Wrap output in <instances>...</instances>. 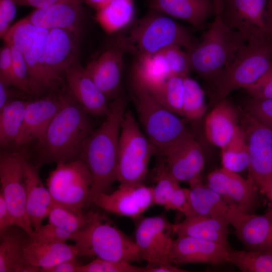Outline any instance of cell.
I'll list each match as a JSON object with an SVG mask.
<instances>
[{"instance_id":"1","label":"cell","mask_w":272,"mask_h":272,"mask_svg":"<svg viewBox=\"0 0 272 272\" xmlns=\"http://www.w3.org/2000/svg\"><path fill=\"white\" fill-rule=\"evenodd\" d=\"M125 102L121 97L113 100L103 122L86 139L80 159L90 175L91 188L87 205L100 193H109L117 181L118 142Z\"/></svg>"},{"instance_id":"2","label":"cell","mask_w":272,"mask_h":272,"mask_svg":"<svg viewBox=\"0 0 272 272\" xmlns=\"http://www.w3.org/2000/svg\"><path fill=\"white\" fill-rule=\"evenodd\" d=\"M89 114L70 94L37 142L35 164L41 165L80 159L83 146L93 129Z\"/></svg>"},{"instance_id":"3","label":"cell","mask_w":272,"mask_h":272,"mask_svg":"<svg viewBox=\"0 0 272 272\" xmlns=\"http://www.w3.org/2000/svg\"><path fill=\"white\" fill-rule=\"evenodd\" d=\"M87 220L72 234L79 256H96L111 261L127 262L143 260L135 241L98 212L86 213Z\"/></svg>"},{"instance_id":"4","label":"cell","mask_w":272,"mask_h":272,"mask_svg":"<svg viewBox=\"0 0 272 272\" xmlns=\"http://www.w3.org/2000/svg\"><path fill=\"white\" fill-rule=\"evenodd\" d=\"M128 53L136 58L154 55L172 46L189 51L195 45L190 31L167 15L150 9L122 35Z\"/></svg>"},{"instance_id":"5","label":"cell","mask_w":272,"mask_h":272,"mask_svg":"<svg viewBox=\"0 0 272 272\" xmlns=\"http://www.w3.org/2000/svg\"><path fill=\"white\" fill-rule=\"evenodd\" d=\"M246 43L238 32L224 23L220 14H216L201 41L187 51L191 71L212 84Z\"/></svg>"},{"instance_id":"6","label":"cell","mask_w":272,"mask_h":272,"mask_svg":"<svg viewBox=\"0 0 272 272\" xmlns=\"http://www.w3.org/2000/svg\"><path fill=\"white\" fill-rule=\"evenodd\" d=\"M271 65V38L247 41L212 83L217 97L225 98L236 89H246L264 75Z\"/></svg>"},{"instance_id":"7","label":"cell","mask_w":272,"mask_h":272,"mask_svg":"<svg viewBox=\"0 0 272 272\" xmlns=\"http://www.w3.org/2000/svg\"><path fill=\"white\" fill-rule=\"evenodd\" d=\"M132 95L145 134L158 152L190 132L179 115L161 105L135 78Z\"/></svg>"},{"instance_id":"8","label":"cell","mask_w":272,"mask_h":272,"mask_svg":"<svg viewBox=\"0 0 272 272\" xmlns=\"http://www.w3.org/2000/svg\"><path fill=\"white\" fill-rule=\"evenodd\" d=\"M157 149L142 130L130 111H125L118 142L117 181L120 184L142 183Z\"/></svg>"},{"instance_id":"9","label":"cell","mask_w":272,"mask_h":272,"mask_svg":"<svg viewBox=\"0 0 272 272\" xmlns=\"http://www.w3.org/2000/svg\"><path fill=\"white\" fill-rule=\"evenodd\" d=\"M46 180L52 206H59L82 214L90 192L89 170L81 159L56 164Z\"/></svg>"},{"instance_id":"10","label":"cell","mask_w":272,"mask_h":272,"mask_svg":"<svg viewBox=\"0 0 272 272\" xmlns=\"http://www.w3.org/2000/svg\"><path fill=\"white\" fill-rule=\"evenodd\" d=\"M240 125L249 155L247 179L264 195L272 181V129L263 125L238 107Z\"/></svg>"},{"instance_id":"11","label":"cell","mask_w":272,"mask_h":272,"mask_svg":"<svg viewBox=\"0 0 272 272\" xmlns=\"http://www.w3.org/2000/svg\"><path fill=\"white\" fill-rule=\"evenodd\" d=\"M23 154L16 151H1L0 191L3 194L14 225L23 229L32 239L34 230L26 209V191L22 161Z\"/></svg>"},{"instance_id":"12","label":"cell","mask_w":272,"mask_h":272,"mask_svg":"<svg viewBox=\"0 0 272 272\" xmlns=\"http://www.w3.org/2000/svg\"><path fill=\"white\" fill-rule=\"evenodd\" d=\"M268 0H223L220 14L224 23L248 41L271 38L266 19Z\"/></svg>"},{"instance_id":"13","label":"cell","mask_w":272,"mask_h":272,"mask_svg":"<svg viewBox=\"0 0 272 272\" xmlns=\"http://www.w3.org/2000/svg\"><path fill=\"white\" fill-rule=\"evenodd\" d=\"M207 185L231 209L253 213L257 206L260 193L250 180L237 173L223 167L215 169L208 175Z\"/></svg>"},{"instance_id":"14","label":"cell","mask_w":272,"mask_h":272,"mask_svg":"<svg viewBox=\"0 0 272 272\" xmlns=\"http://www.w3.org/2000/svg\"><path fill=\"white\" fill-rule=\"evenodd\" d=\"M159 153L163 157L161 163L178 182H189L200 177L205 157L200 144L191 132Z\"/></svg>"},{"instance_id":"15","label":"cell","mask_w":272,"mask_h":272,"mask_svg":"<svg viewBox=\"0 0 272 272\" xmlns=\"http://www.w3.org/2000/svg\"><path fill=\"white\" fill-rule=\"evenodd\" d=\"M128 53L121 35L85 67L95 84L108 100L118 97L123 66V57Z\"/></svg>"},{"instance_id":"16","label":"cell","mask_w":272,"mask_h":272,"mask_svg":"<svg viewBox=\"0 0 272 272\" xmlns=\"http://www.w3.org/2000/svg\"><path fill=\"white\" fill-rule=\"evenodd\" d=\"M175 234L173 224L163 215L142 219L137 225L135 242L148 263H170L168 255Z\"/></svg>"},{"instance_id":"17","label":"cell","mask_w":272,"mask_h":272,"mask_svg":"<svg viewBox=\"0 0 272 272\" xmlns=\"http://www.w3.org/2000/svg\"><path fill=\"white\" fill-rule=\"evenodd\" d=\"M92 204L115 215L135 219L155 204L153 187L143 183L119 184L112 192L96 195Z\"/></svg>"},{"instance_id":"18","label":"cell","mask_w":272,"mask_h":272,"mask_svg":"<svg viewBox=\"0 0 272 272\" xmlns=\"http://www.w3.org/2000/svg\"><path fill=\"white\" fill-rule=\"evenodd\" d=\"M80 30L53 29L49 30L43 54V66L48 75L60 85L61 75L79 57Z\"/></svg>"},{"instance_id":"19","label":"cell","mask_w":272,"mask_h":272,"mask_svg":"<svg viewBox=\"0 0 272 272\" xmlns=\"http://www.w3.org/2000/svg\"><path fill=\"white\" fill-rule=\"evenodd\" d=\"M228 219L237 238L247 250L272 251L271 209L256 215L230 209Z\"/></svg>"},{"instance_id":"20","label":"cell","mask_w":272,"mask_h":272,"mask_svg":"<svg viewBox=\"0 0 272 272\" xmlns=\"http://www.w3.org/2000/svg\"><path fill=\"white\" fill-rule=\"evenodd\" d=\"M228 247L202 238L177 236L176 239L172 240L168 262L175 265L187 263L220 265L227 262Z\"/></svg>"},{"instance_id":"21","label":"cell","mask_w":272,"mask_h":272,"mask_svg":"<svg viewBox=\"0 0 272 272\" xmlns=\"http://www.w3.org/2000/svg\"><path fill=\"white\" fill-rule=\"evenodd\" d=\"M71 95L89 115L105 116L110 110L108 99L80 63L79 57L65 70Z\"/></svg>"},{"instance_id":"22","label":"cell","mask_w":272,"mask_h":272,"mask_svg":"<svg viewBox=\"0 0 272 272\" xmlns=\"http://www.w3.org/2000/svg\"><path fill=\"white\" fill-rule=\"evenodd\" d=\"M64 94H50L28 101L23 122L14 143L23 146L40 140L51 120L60 108Z\"/></svg>"},{"instance_id":"23","label":"cell","mask_w":272,"mask_h":272,"mask_svg":"<svg viewBox=\"0 0 272 272\" xmlns=\"http://www.w3.org/2000/svg\"><path fill=\"white\" fill-rule=\"evenodd\" d=\"M26 191V209L34 230L42 225L48 217L52 207L49 191L43 184L40 175L38 165L31 162L24 154L22 156Z\"/></svg>"},{"instance_id":"24","label":"cell","mask_w":272,"mask_h":272,"mask_svg":"<svg viewBox=\"0 0 272 272\" xmlns=\"http://www.w3.org/2000/svg\"><path fill=\"white\" fill-rule=\"evenodd\" d=\"M209 142L222 149L228 145L241 129L238 107L226 98L219 99L205 121Z\"/></svg>"},{"instance_id":"25","label":"cell","mask_w":272,"mask_h":272,"mask_svg":"<svg viewBox=\"0 0 272 272\" xmlns=\"http://www.w3.org/2000/svg\"><path fill=\"white\" fill-rule=\"evenodd\" d=\"M83 14L82 3L65 2L36 8L24 19L35 26L48 30H79Z\"/></svg>"},{"instance_id":"26","label":"cell","mask_w":272,"mask_h":272,"mask_svg":"<svg viewBox=\"0 0 272 272\" xmlns=\"http://www.w3.org/2000/svg\"><path fill=\"white\" fill-rule=\"evenodd\" d=\"M30 238L25 230L15 225L0 234V272L41 271L24 257V247Z\"/></svg>"},{"instance_id":"27","label":"cell","mask_w":272,"mask_h":272,"mask_svg":"<svg viewBox=\"0 0 272 272\" xmlns=\"http://www.w3.org/2000/svg\"><path fill=\"white\" fill-rule=\"evenodd\" d=\"M149 7L198 28L202 27L210 17L216 14L213 0H150Z\"/></svg>"},{"instance_id":"28","label":"cell","mask_w":272,"mask_h":272,"mask_svg":"<svg viewBox=\"0 0 272 272\" xmlns=\"http://www.w3.org/2000/svg\"><path fill=\"white\" fill-rule=\"evenodd\" d=\"M228 220L208 216H193L185 217L182 221L173 224L177 236H188L214 241L229 246Z\"/></svg>"},{"instance_id":"29","label":"cell","mask_w":272,"mask_h":272,"mask_svg":"<svg viewBox=\"0 0 272 272\" xmlns=\"http://www.w3.org/2000/svg\"><path fill=\"white\" fill-rule=\"evenodd\" d=\"M78 256L76 245L66 242H40L31 238L24 248L26 261L40 267L41 271L64 260L76 258Z\"/></svg>"},{"instance_id":"30","label":"cell","mask_w":272,"mask_h":272,"mask_svg":"<svg viewBox=\"0 0 272 272\" xmlns=\"http://www.w3.org/2000/svg\"><path fill=\"white\" fill-rule=\"evenodd\" d=\"M48 33L49 30L40 27L33 40L21 51L29 76L40 93L60 85L48 75L43 66V54Z\"/></svg>"},{"instance_id":"31","label":"cell","mask_w":272,"mask_h":272,"mask_svg":"<svg viewBox=\"0 0 272 272\" xmlns=\"http://www.w3.org/2000/svg\"><path fill=\"white\" fill-rule=\"evenodd\" d=\"M188 183L190 203L193 216L219 218L228 221L230 208L216 192L203 184L200 177Z\"/></svg>"},{"instance_id":"32","label":"cell","mask_w":272,"mask_h":272,"mask_svg":"<svg viewBox=\"0 0 272 272\" xmlns=\"http://www.w3.org/2000/svg\"><path fill=\"white\" fill-rule=\"evenodd\" d=\"M134 11L133 0H110L97 10L96 18L105 31L113 33L130 23Z\"/></svg>"},{"instance_id":"33","label":"cell","mask_w":272,"mask_h":272,"mask_svg":"<svg viewBox=\"0 0 272 272\" xmlns=\"http://www.w3.org/2000/svg\"><path fill=\"white\" fill-rule=\"evenodd\" d=\"M29 101L17 99L0 108V146L1 149L14 144L21 130Z\"/></svg>"},{"instance_id":"34","label":"cell","mask_w":272,"mask_h":272,"mask_svg":"<svg viewBox=\"0 0 272 272\" xmlns=\"http://www.w3.org/2000/svg\"><path fill=\"white\" fill-rule=\"evenodd\" d=\"M227 262L243 272H272V251L227 248Z\"/></svg>"},{"instance_id":"35","label":"cell","mask_w":272,"mask_h":272,"mask_svg":"<svg viewBox=\"0 0 272 272\" xmlns=\"http://www.w3.org/2000/svg\"><path fill=\"white\" fill-rule=\"evenodd\" d=\"M184 79L180 76L167 78L160 84L147 89L161 105L179 116H182Z\"/></svg>"},{"instance_id":"36","label":"cell","mask_w":272,"mask_h":272,"mask_svg":"<svg viewBox=\"0 0 272 272\" xmlns=\"http://www.w3.org/2000/svg\"><path fill=\"white\" fill-rule=\"evenodd\" d=\"M181 48L172 46L152 55L156 63L166 78L172 76L185 77L191 71L187 52Z\"/></svg>"},{"instance_id":"37","label":"cell","mask_w":272,"mask_h":272,"mask_svg":"<svg viewBox=\"0 0 272 272\" xmlns=\"http://www.w3.org/2000/svg\"><path fill=\"white\" fill-rule=\"evenodd\" d=\"M221 150L222 167L237 173L248 169L249 155L241 127L230 143Z\"/></svg>"},{"instance_id":"38","label":"cell","mask_w":272,"mask_h":272,"mask_svg":"<svg viewBox=\"0 0 272 272\" xmlns=\"http://www.w3.org/2000/svg\"><path fill=\"white\" fill-rule=\"evenodd\" d=\"M184 86L182 117L199 120L207 109L204 91L199 83L189 76L184 77Z\"/></svg>"},{"instance_id":"39","label":"cell","mask_w":272,"mask_h":272,"mask_svg":"<svg viewBox=\"0 0 272 272\" xmlns=\"http://www.w3.org/2000/svg\"><path fill=\"white\" fill-rule=\"evenodd\" d=\"M10 45L13 54L12 86L20 89L28 95H39L40 92L29 76L23 54L16 47Z\"/></svg>"},{"instance_id":"40","label":"cell","mask_w":272,"mask_h":272,"mask_svg":"<svg viewBox=\"0 0 272 272\" xmlns=\"http://www.w3.org/2000/svg\"><path fill=\"white\" fill-rule=\"evenodd\" d=\"M47 217L48 223L72 234L81 228L87 220L86 214H77L55 206L52 207Z\"/></svg>"},{"instance_id":"41","label":"cell","mask_w":272,"mask_h":272,"mask_svg":"<svg viewBox=\"0 0 272 272\" xmlns=\"http://www.w3.org/2000/svg\"><path fill=\"white\" fill-rule=\"evenodd\" d=\"M155 180L156 185L153 187L154 203L164 207L179 182L169 174L162 163L158 167Z\"/></svg>"},{"instance_id":"42","label":"cell","mask_w":272,"mask_h":272,"mask_svg":"<svg viewBox=\"0 0 272 272\" xmlns=\"http://www.w3.org/2000/svg\"><path fill=\"white\" fill-rule=\"evenodd\" d=\"M144 267L122 261H111L97 257L90 262L81 265L79 272H144Z\"/></svg>"},{"instance_id":"43","label":"cell","mask_w":272,"mask_h":272,"mask_svg":"<svg viewBox=\"0 0 272 272\" xmlns=\"http://www.w3.org/2000/svg\"><path fill=\"white\" fill-rule=\"evenodd\" d=\"M243 106L242 108L257 121L272 129V98L250 96Z\"/></svg>"},{"instance_id":"44","label":"cell","mask_w":272,"mask_h":272,"mask_svg":"<svg viewBox=\"0 0 272 272\" xmlns=\"http://www.w3.org/2000/svg\"><path fill=\"white\" fill-rule=\"evenodd\" d=\"M72 233L63 230L48 223L41 225L36 230H34L33 239L45 242H65L70 239Z\"/></svg>"},{"instance_id":"45","label":"cell","mask_w":272,"mask_h":272,"mask_svg":"<svg viewBox=\"0 0 272 272\" xmlns=\"http://www.w3.org/2000/svg\"><path fill=\"white\" fill-rule=\"evenodd\" d=\"M164 208L167 211H178L184 214L185 217L193 216L190 203L189 188L178 186Z\"/></svg>"},{"instance_id":"46","label":"cell","mask_w":272,"mask_h":272,"mask_svg":"<svg viewBox=\"0 0 272 272\" xmlns=\"http://www.w3.org/2000/svg\"><path fill=\"white\" fill-rule=\"evenodd\" d=\"M256 98H272V65L255 83L245 89Z\"/></svg>"},{"instance_id":"47","label":"cell","mask_w":272,"mask_h":272,"mask_svg":"<svg viewBox=\"0 0 272 272\" xmlns=\"http://www.w3.org/2000/svg\"><path fill=\"white\" fill-rule=\"evenodd\" d=\"M13 54L12 47L6 43L0 51V83L6 86L13 85Z\"/></svg>"},{"instance_id":"48","label":"cell","mask_w":272,"mask_h":272,"mask_svg":"<svg viewBox=\"0 0 272 272\" xmlns=\"http://www.w3.org/2000/svg\"><path fill=\"white\" fill-rule=\"evenodd\" d=\"M16 6L14 0H0V36L2 39L16 16Z\"/></svg>"},{"instance_id":"49","label":"cell","mask_w":272,"mask_h":272,"mask_svg":"<svg viewBox=\"0 0 272 272\" xmlns=\"http://www.w3.org/2000/svg\"><path fill=\"white\" fill-rule=\"evenodd\" d=\"M10 87L0 83V108L10 101L27 99V94L19 89H13Z\"/></svg>"},{"instance_id":"50","label":"cell","mask_w":272,"mask_h":272,"mask_svg":"<svg viewBox=\"0 0 272 272\" xmlns=\"http://www.w3.org/2000/svg\"><path fill=\"white\" fill-rule=\"evenodd\" d=\"M14 225V221L6 204L3 193L0 191V234Z\"/></svg>"},{"instance_id":"51","label":"cell","mask_w":272,"mask_h":272,"mask_svg":"<svg viewBox=\"0 0 272 272\" xmlns=\"http://www.w3.org/2000/svg\"><path fill=\"white\" fill-rule=\"evenodd\" d=\"M81 265L76 258L69 259L61 261L51 267L43 269L41 272H79Z\"/></svg>"},{"instance_id":"52","label":"cell","mask_w":272,"mask_h":272,"mask_svg":"<svg viewBox=\"0 0 272 272\" xmlns=\"http://www.w3.org/2000/svg\"><path fill=\"white\" fill-rule=\"evenodd\" d=\"M187 271L171 263H148L144 272H185Z\"/></svg>"},{"instance_id":"53","label":"cell","mask_w":272,"mask_h":272,"mask_svg":"<svg viewBox=\"0 0 272 272\" xmlns=\"http://www.w3.org/2000/svg\"><path fill=\"white\" fill-rule=\"evenodd\" d=\"M266 19L269 36L272 38V0H268L266 8Z\"/></svg>"},{"instance_id":"54","label":"cell","mask_w":272,"mask_h":272,"mask_svg":"<svg viewBox=\"0 0 272 272\" xmlns=\"http://www.w3.org/2000/svg\"><path fill=\"white\" fill-rule=\"evenodd\" d=\"M110 0H83L91 7L97 10L105 5Z\"/></svg>"},{"instance_id":"55","label":"cell","mask_w":272,"mask_h":272,"mask_svg":"<svg viewBox=\"0 0 272 272\" xmlns=\"http://www.w3.org/2000/svg\"><path fill=\"white\" fill-rule=\"evenodd\" d=\"M264 196L267 200L268 209L272 210V181L266 191Z\"/></svg>"},{"instance_id":"56","label":"cell","mask_w":272,"mask_h":272,"mask_svg":"<svg viewBox=\"0 0 272 272\" xmlns=\"http://www.w3.org/2000/svg\"><path fill=\"white\" fill-rule=\"evenodd\" d=\"M216 8V14H220L223 8V0H213ZM215 14V15H216Z\"/></svg>"},{"instance_id":"57","label":"cell","mask_w":272,"mask_h":272,"mask_svg":"<svg viewBox=\"0 0 272 272\" xmlns=\"http://www.w3.org/2000/svg\"><path fill=\"white\" fill-rule=\"evenodd\" d=\"M62 2H73V3H82L83 0H60Z\"/></svg>"}]
</instances>
